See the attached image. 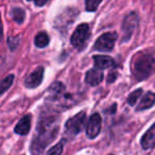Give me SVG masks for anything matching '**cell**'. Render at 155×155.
Returning <instances> with one entry per match:
<instances>
[{
	"label": "cell",
	"mask_w": 155,
	"mask_h": 155,
	"mask_svg": "<svg viewBox=\"0 0 155 155\" xmlns=\"http://www.w3.org/2000/svg\"><path fill=\"white\" fill-rule=\"evenodd\" d=\"M155 72V50L141 51L134 58L133 74L138 81L146 80Z\"/></svg>",
	"instance_id": "2"
},
{
	"label": "cell",
	"mask_w": 155,
	"mask_h": 155,
	"mask_svg": "<svg viewBox=\"0 0 155 155\" xmlns=\"http://www.w3.org/2000/svg\"><path fill=\"white\" fill-rule=\"evenodd\" d=\"M140 143L144 150H148L155 146V123L144 133Z\"/></svg>",
	"instance_id": "10"
},
{
	"label": "cell",
	"mask_w": 155,
	"mask_h": 155,
	"mask_svg": "<svg viewBox=\"0 0 155 155\" xmlns=\"http://www.w3.org/2000/svg\"><path fill=\"white\" fill-rule=\"evenodd\" d=\"M117 39V34L115 32H108L102 34L95 43V50L102 52H110L115 46V41Z\"/></svg>",
	"instance_id": "4"
},
{
	"label": "cell",
	"mask_w": 155,
	"mask_h": 155,
	"mask_svg": "<svg viewBox=\"0 0 155 155\" xmlns=\"http://www.w3.org/2000/svg\"><path fill=\"white\" fill-rule=\"evenodd\" d=\"M102 0H86L85 1V5H86V10L88 12H95L98 9L99 5L101 3Z\"/></svg>",
	"instance_id": "19"
},
{
	"label": "cell",
	"mask_w": 155,
	"mask_h": 155,
	"mask_svg": "<svg viewBox=\"0 0 155 155\" xmlns=\"http://www.w3.org/2000/svg\"><path fill=\"white\" fill-rule=\"evenodd\" d=\"M116 77H117V73H110V74H108V82H114L115 80H116Z\"/></svg>",
	"instance_id": "23"
},
{
	"label": "cell",
	"mask_w": 155,
	"mask_h": 155,
	"mask_svg": "<svg viewBox=\"0 0 155 155\" xmlns=\"http://www.w3.org/2000/svg\"><path fill=\"white\" fill-rule=\"evenodd\" d=\"M43 77H44V68L43 67H38V68H36L33 72H31L27 77V79L25 80V85L28 88H36L43 82Z\"/></svg>",
	"instance_id": "8"
},
{
	"label": "cell",
	"mask_w": 155,
	"mask_h": 155,
	"mask_svg": "<svg viewBox=\"0 0 155 155\" xmlns=\"http://www.w3.org/2000/svg\"><path fill=\"white\" fill-rule=\"evenodd\" d=\"M35 46L38 48H45L48 46L50 41V38L48 36V34L46 32H39L37 33V35L35 36Z\"/></svg>",
	"instance_id": "15"
},
{
	"label": "cell",
	"mask_w": 155,
	"mask_h": 155,
	"mask_svg": "<svg viewBox=\"0 0 155 155\" xmlns=\"http://www.w3.org/2000/svg\"><path fill=\"white\" fill-rule=\"evenodd\" d=\"M85 80H86L87 84L91 85V86H97L103 80V72H102L101 69L93 68L86 72Z\"/></svg>",
	"instance_id": "9"
},
{
	"label": "cell",
	"mask_w": 155,
	"mask_h": 155,
	"mask_svg": "<svg viewBox=\"0 0 155 155\" xmlns=\"http://www.w3.org/2000/svg\"><path fill=\"white\" fill-rule=\"evenodd\" d=\"M13 14V18L17 24H21L25 19V11L20 8H16V9L13 10L12 12Z\"/></svg>",
	"instance_id": "17"
},
{
	"label": "cell",
	"mask_w": 155,
	"mask_h": 155,
	"mask_svg": "<svg viewBox=\"0 0 155 155\" xmlns=\"http://www.w3.org/2000/svg\"><path fill=\"white\" fill-rule=\"evenodd\" d=\"M63 152V142H58L54 147L50 148V150L47 152V155H61Z\"/></svg>",
	"instance_id": "20"
},
{
	"label": "cell",
	"mask_w": 155,
	"mask_h": 155,
	"mask_svg": "<svg viewBox=\"0 0 155 155\" xmlns=\"http://www.w3.org/2000/svg\"><path fill=\"white\" fill-rule=\"evenodd\" d=\"M58 132V123L55 117L51 115H43L36 125V134L31 141L30 152L32 155H39L45 148L56 137Z\"/></svg>",
	"instance_id": "1"
},
{
	"label": "cell",
	"mask_w": 155,
	"mask_h": 155,
	"mask_svg": "<svg viewBox=\"0 0 155 155\" xmlns=\"http://www.w3.org/2000/svg\"><path fill=\"white\" fill-rule=\"evenodd\" d=\"M155 103V94L152 91H149L146 95L142 97L141 101L139 102L137 108L136 110L139 112V110H148V108L152 107Z\"/></svg>",
	"instance_id": "13"
},
{
	"label": "cell",
	"mask_w": 155,
	"mask_h": 155,
	"mask_svg": "<svg viewBox=\"0 0 155 155\" xmlns=\"http://www.w3.org/2000/svg\"><path fill=\"white\" fill-rule=\"evenodd\" d=\"M28 1H34V3L37 7H44L47 3L48 0H28Z\"/></svg>",
	"instance_id": "22"
},
{
	"label": "cell",
	"mask_w": 155,
	"mask_h": 155,
	"mask_svg": "<svg viewBox=\"0 0 155 155\" xmlns=\"http://www.w3.org/2000/svg\"><path fill=\"white\" fill-rule=\"evenodd\" d=\"M102 119L99 114H94L91 116L86 127V135L89 138H96L101 131Z\"/></svg>",
	"instance_id": "7"
},
{
	"label": "cell",
	"mask_w": 155,
	"mask_h": 155,
	"mask_svg": "<svg viewBox=\"0 0 155 155\" xmlns=\"http://www.w3.org/2000/svg\"><path fill=\"white\" fill-rule=\"evenodd\" d=\"M89 37V27L87 24H81L77 27L71 36V45L74 48H81Z\"/></svg>",
	"instance_id": "5"
},
{
	"label": "cell",
	"mask_w": 155,
	"mask_h": 155,
	"mask_svg": "<svg viewBox=\"0 0 155 155\" xmlns=\"http://www.w3.org/2000/svg\"><path fill=\"white\" fill-rule=\"evenodd\" d=\"M110 155H113V154H110Z\"/></svg>",
	"instance_id": "25"
},
{
	"label": "cell",
	"mask_w": 155,
	"mask_h": 155,
	"mask_svg": "<svg viewBox=\"0 0 155 155\" xmlns=\"http://www.w3.org/2000/svg\"><path fill=\"white\" fill-rule=\"evenodd\" d=\"M14 81V75L13 74H9L3 79L1 82H0V96L3 95L10 87L12 86Z\"/></svg>",
	"instance_id": "16"
},
{
	"label": "cell",
	"mask_w": 155,
	"mask_h": 155,
	"mask_svg": "<svg viewBox=\"0 0 155 155\" xmlns=\"http://www.w3.org/2000/svg\"><path fill=\"white\" fill-rule=\"evenodd\" d=\"M30 127H31V116L30 115H26L16 124L14 131L18 135H27L29 133V131H30Z\"/></svg>",
	"instance_id": "11"
},
{
	"label": "cell",
	"mask_w": 155,
	"mask_h": 155,
	"mask_svg": "<svg viewBox=\"0 0 155 155\" xmlns=\"http://www.w3.org/2000/svg\"><path fill=\"white\" fill-rule=\"evenodd\" d=\"M141 94H142V89H140V88L135 91H133V93L129 96V98H127V103H129L131 106L135 105V104L137 103L139 97L141 96Z\"/></svg>",
	"instance_id": "18"
},
{
	"label": "cell",
	"mask_w": 155,
	"mask_h": 155,
	"mask_svg": "<svg viewBox=\"0 0 155 155\" xmlns=\"http://www.w3.org/2000/svg\"><path fill=\"white\" fill-rule=\"evenodd\" d=\"M3 36V28H2V22H1V17H0V41H2Z\"/></svg>",
	"instance_id": "24"
},
{
	"label": "cell",
	"mask_w": 155,
	"mask_h": 155,
	"mask_svg": "<svg viewBox=\"0 0 155 155\" xmlns=\"http://www.w3.org/2000/svg\"><path fill=\"white\" fill-rule=\"evenodd\" d=\"M18 41H19V38H18V37L10 36L9 38H8V44H9L10 48H11L12 50H14L18 46Z\"/></svg>",
	"instance_id": "21"
},
{
	"label": "cell",
	"mask_w": 155,
	"mask_h": 155,
	"mask_svg": "<svg viewBox=\"0 0 155 155\" xmlns=\"http://www.w3.org/2000/svg\"><path fill=\"white\" fill-rule=\"evenodd\" d=\"M86 124V114L85 112H80L75 116L71 117L65 124L66 133H68L70 136L79 134Z\"/></svg>",
	"instance_id": "3"
},
{
	"label": "cell",
	"mask_w": 155,
	"mask_h": 155,
	"mask_svg": "<svg viewBox=\"0 0 155 155\" xmlns=\"http://www.w3.org/2000/svg\"><path fill=\"white\" fill-rule=\"evenodd\" d=\"M65 93V85L62 82H54L49 88V95L51 99H58Z\"/></svg>",
	"instance_id": "14"
},
{
	"label": "cell",
	"mask_w": 155,
	"mask_h": 155,
	"mask_svg": "<svg viewBox=\"0 0 155 155\" xmlns=\"http://www.w3.org/2000/svg\"><path fill=\"white\" fill-rule=\"evenodd\" d=\"M96 68L98 69H107L115 65V62L110 56L108 55H95L94 56Z\"/></svg>",
	"instance_id": "12"
},
{
	"label": "cell",
	"mask_w": 155,
	"mask_h": 155,
	"mask_svg": "<svg viewBox=\"0 0 155 155\" xmlns=\"http://www.w3.org/2000/svg\"><path fill=\"white\" fill-rule=\"evenodd\" d=\"M137 26H138V16L136 13L132 12L123 20V24H122L123 41H129Z\"/></svg>",
	"instance_id": "6"
}]
</instances>
